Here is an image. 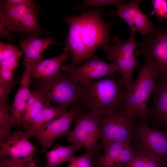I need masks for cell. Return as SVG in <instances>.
<instances>
[{
    "label": "cell",
    "mask_w": 167,
    "mask_h": 167,
    "mask_svg": "<svg viewBox=\"0 0 167 167\" xmlns=\"http://www.w3.org/2000/svg\"><path fill=\"white\" fill-rule=\"evenodd\" d=\"M63 17L69 25L64 45L71 54L73 66L92 58L97 49L112 40L109 31L114 22L105 23L99 9Z\"/></svg>",
    "instance_id": "6da1fadb"
},
{
    "label": "cell",
    "mask_w": 167,
    "mask_h": 167,
    "mask_svg": "<svg viewBox=\"0 0 167 167\" xmlns=\"http://www.w3.org/2000/svg\"><path fill=\"white\" fill-rule=\"evenodd\" d=\"M81 85L80 104L97 116L110 115L125 109L126 91L121 78L118 79L115 73Z\"/></svg>",
    "instance_id": "7a4b0ae2"
},
{
    "label": "cell",
    "mask_w": 167,
    "mask_h": 167,
    "mask_svg": "<svg viewBox=\"0 0 167 167\" xmlns=\"http://www.w3.org/2000/svg\"><path fill=\"white\" fill-rule=\"evenodd\" d=\"M0 34L11 39L15 31L21 36H37L45 31L37 22L38 6L29 0H8L2 2L0 9Z\"/></svg>",
    "instance_id": "3957f363"
},
{
    "label": "cell",
    "mask_w": 167,
    "mask_h": 167,
    "mask_svg": "<svg viewBox=\"0 0 167 167\" xmlns=\"http://www.w3.org/2000/svg\"><path fill=\"white\" fill-rule=\"evenodd\" d=\"M32 83L34 86V91L41 95L46 105L54 102L66 110L70 105H79L80 104V84L73 76L61 69L52 77L34 78Z\"/></svg>",
    "instance_id": "277c9868"
},
{
    "label": "cell",
    "mask_w": 167,
    "mask_h": 167,
    "mask_svg": "<svg viewBox=\"0 0 167 167\" xmlns=\"http://www.w3.org/2000/svg\"><path fill=\"white\" fill-rule=\"evenodd\" d=\"M158 78L156 70L150 63L145 62L139 67L137 79L126 90L124 111L127 114L136 115L139 116V120L146 121L148 101L155 89Z\"/></svg>",
    "instance_id": "5b68a950"
},
{
    "label": "cell",
    "mask_w": 167,
    "mask_h": 167,
    "mask_svg": "<svg viewBox=\"0 0 167 167\" xmlns=\"http://www.w3.org/2000/svg\"><path fill=\"white\" fill-rule=\"evenodd\" d=\"M124 110L110 115L97 116L101 141L97 145L95 154H100V150L113 143L130 144L133 139L137 116H130Z\"/></svg>",
    "instance_id": "8992f818"
},
{
    "label": "cell",
    "mask_w": 167,
    "mask_h": 167,
    "mask_svg": "<svg viewBox=\"0 0 167 167\" xmlns=\"http://www.w3.org/2000/svg\"><path fill=\"white\" fill-rule=\"evenodd\" d=\"M135 32L131 31L130 35L126 42L116 36L112 40L113 45L108 44L101 47L108 59L113 61L117 66V72L121 76L126 90L134 81L133 73L139 65L136 59L137 55L134 52L135 50H137L138 45L135 38Z\"/></svg>",
    "instance_id": "52a82bcc"
},
{
    "label": "cell",
    "mask_w": 167,
    "mask_h": 167,
    "mask_svg": "<svg viewBox=\"0 0 167 167\" xmlns=\"http://www.w3.org/2000/svg\"><path fill=\"white\" fill-rule=\"evenodd\" d=\"M136 54L155 68L159 78L167 75V27H156L138 43Z\"/></svg>",
    "instance_id": "ba28073f"
},
{
    "label": "cell",
    "mask_w": 167,
    "mask_h": 167,
    "mask_svg": "<svg viewBox=\"0 0 167 167\" xmlns=\"http://www.w3.org/2000/svg\"><path fill=\"white\" fill-rule=\"evenodd\" d=\"M82 109L75 116L74 129L67 132V139L70 142H75L81 145L86 153L94 154L96 153L98 141L101 139L99 121L94 113Z\"/></svg>",
    "instance_id": "9c48e42d"
},
{
    "label": "cell",
    "mask_w": 167,
    "mask_h": 167,
    "mask_svg": "<svg viewBox=\"0 0 167 167\" xmlns=\"http://www.w3.org/2000/svg\"><path fill=\"white\" fill-rule=\"evenodd\" d=\"M133 139L136 149L151 152L167 167V131L150 127L146 121L139 120L135 127Z\"/></svg>",
    "instance_id": "30bf717a"
},
{
    "label": "cell",
    "mask_w": 167,
    "mask_h": 167,
    "mask_svg": "<svg viewBox=\"0 0 167 167\" xmlns=\"http://www.w3.org/2000/svg\"><path fill=\"white\" fill-rule=\"evenodd\" d=\"M81 109L79 105L72 107L69 111L59 118L32 131L24 132V135L28 138L31 137L37 138L42 147L41 152H44L51 147L55 139L67 133L75 116Z\"/></svg>",
    "instance_id": "8fae6325"
},
{
    "label": "cell",
    "mask_w": 167,
    "mask_h": 167,
    "mask_svg": "<svg viewBox=\"0 0 167 167\" xmlns=\"http://www.w3.org/2000/svg\"><path fill=\"white\" fill-rule=\"evenodd\" d=\"M61 69L73 76L81 85L108 76L118 71L114 63H108L96 56L80 65L66 64L62 66Z\"/></svg>",
    "instance_id": "7c38bea8"
},
{
    "label": "cell",
    "mask_w": 167,
    "mask_h": 167,
    "mask_svg": "<svg viewBox=\"0 0 167 167\" xmlns=\"http://www.w3.org/2000/svg\"><path fill=\"white\" fill-rule=\"evenodd\" d=\"M140 0H132L122 4L115 14L123 19L130 26L131 31H138L143 35H147L156 27L139 7Z\"/></svg>",
    "instance_id": "4fadbf2b"
},
{
    "label": "cell",
    "mask_w": 167,
    "mask_h": 167,
    "mask_svg": "<svg viewBox=\"0 0 167 167\" xmlns=\"http://www.w3.org/2000/svg\"><path fill=\"white\" fill-rule=\"evenodd\" d=\"M23 64L25 67L24 72L21 78V82L16 94L10 115L12 127L19 128L21 126L22 118L26 111L28 100L31 92L29 86L31 80V71L35 63L29 61L24 60Z\"/></svg>",
    "instance_id": "5bb4252c"
},
{
    "label": "cell",
    "mask_w": 167,
    "mask_h": 167,
    "mask_svg": "<svg viewBox=\"0 0 167 167\" xmlns=\"http://www.w3.org/2000/svg\"><path fill=\"white\" fill-rule=\"evenodd\" d=\"M160 78L153 92L152 104L146 121L149 120L167 131V75Z\"/></svg>",
    "instance_id": "9a60e30c"
},
{
    "label": "cell",
    "mask_w": 167,
    "mask_h": 167,
    "mask_svg": "<svg viewBox=\"0 0 167 167\" xmlns=\"http://www.w3.org/2000/svg\"><path fill=\"white\" fill-rule=\"evenodd\" d=\"M22 130L15 131L0 142V155H6L15 158H23L34 155L39 151L35 146L30 143Z\"/></svg>",
    "instance_id": "2e32d148"
},
{
    "label": "cell",
    "mask_w": 167,
    "mask_h": 167,
    "mask_svg": "<svg viewBox=\"0 0 167 167\" xmlns=\"http://www.w3.org/2000/svg\"><path fill=\"white\" fill-rule=\"evenodd\" d=\"M70 54L69 50L65 47L60 55L39 62L32 67L31 77L45 79L56 75L61 70L62 65L70 58Z\"/></svg>",
    "instance_id": "e0dca14e"
},
{
    "label": "cell",
    "mask_w": 167,
    "mask_h": 167,
    "mask_svg": "<svg viewBox=\"0 0 167 167\" xmlns=\"http://www.w3.org/2000/svg\"><path fill=\"white\" fill-rule=\"evenodd\" d=\"M37 36H30L25 39H21L19 46L23 53L25 54V58L38 62L43 60V55L41 54L43 53L49 46L55 42L53 38L43 39L38 38Z\"/></svg>",
    "instance_id": "ac0fdd59"
},
{
    "label": "cell",
    "mask_w": 167,
    "mask_h": 167,
    "mask_svg": "<svg viewBox=\"0 0 167 167\" xmlns=\"http://www.w3.org/2000/svg\"><path fill=\"white\" fill-rule=\"evenodd\" d=\"M82 147L81 145L75 142L66 146L55 144L51 150L44 152L47 162L46 167H56L64 162L70 161L75 157V152Z\"/></svg>",
    "instance_id": "d6986e66"
},
{
    "label": "cell",
    "mask_w": 167,
    "mask_h": 167,
    "mask_svg": "<svg viewBox=\"0 0 167 167\" xmlns=\"http://www.w3.org/2000/svg\"><path fill=\"white\" fill-rule=\"evenodd\" d=\"M124 143H113L104 149L105 153L95 154L92 160L95 167H118V161L121 151L127 145Z\"/></svg>",
    "instance_id": "ffe728a7"
},
{
    "label": "cell",
    "mask_w": 167,
    "mask_h": 167,
    "mask_svg": "<svg viewBox=\"0 0 167 167\" xmlns=\"http://www.w3.org/2000/svg\"><path fill=\"white\" fill-rule=\"evenodd\" d=\"M50 105L45 104L42 97L38 92L34 90L31 92L28 101L26 113L21 121V124L26 131H28L33 119L39 111Z\"/></svg>",
    "instance_id": "44dd1931"
},
{
    "label": "cell",
    "mask_w": 167,
    "mask_h": 167,
    "mask_svg": "<svg viewBox=\"0 0 167 167\" xmlns=\"http://www.w3.org/2000/svg\"><path fill=\"white\" fill-rule=\"evenodd\" d=\"M66 110L58 106L51 105L41 109L33 119L27 131H31L43 124L58 118L66 112Z\"/></svg>",
    "instance_id": "7402d4cb"
},
{
    "label": "cell",
    "mask_w": 167,
    "mask_h": 167,
    "mask_svg": "<svg viewBox=\"0 0 167 167\" xmlns=\"http://www.w3.org/2000/svg\"><path fill=\"white\" fill-rule=\"evenodd\" d=\"M12 127L6 101H0V142L11 135Z\"/></svg>",
    "instance_id": "603a6c76"
},
{
    "label": "cell",
    "mask_w": 167,
    "mask_h": 167,
    "mask_svg": "<svg viewBox=\"0 0 167 167\" xmlns=\"http://www.w3.org/2000/svg\"><path fill=\"white\" fill-rule=\"evenodd\" d=\"M34 161H39L35 155L23 158L0 155V167H28L31 162Z\"/></svg>",
    "instance_id": "cb8c5ba5"
},
{
    "label": "cell",
    "mask_w": 167,
    "mask_h": 167,
    "mask_svg": "<svg viewBox=\"0 0 167 167\" xmlns=\"http://www.w3.org/2000/svg\"><path fill=\"white\" fill-rule=\"evenodd\" d=\"M125 0H86L75 8V10L91 6L98 7L106 5H112L117 8L120 5L126 3Z\"/></svg>",
    "instance_id": "d4e9b609"
},
{
    "label": "cell",
    "mask_w": 167,
    "mask_h": 167,
    "mask_svg": "<svg viewBox=\"0 0 167 167\" xmlns=\"http://www.w3.org/2000/svg\"><path fill=\"white\" fill-rule=\"evenodd\" d=\"M137 151L135 147L130 144L125 147L119 156L118 161V167H122L131 162L134 159Z\"/></svg>",
    "instance_id": "484cf974"
},
{
    "label": "cell",
    "mask_w": 167,
    "mask_h": 167,
    "mask_svg": "<svg viewBox=\"0 0 167 167\" xmlns=\"http://www.w3.org/2000/svg\"><path fill=\"white\" fill-rule=\"evenodd\" d=\"M94 155L85 153L75 156L70 161L67 167H95L92 160Z\"/></svg>",
    "instance_id": "4316f807"
},
{
    "label": "cell",
    "mask_w": 167,
    "mask_h": 167,
    "mask_svg": "<svg viewBox=\"0 0 167 167\" xmlns=\"http://www.w3.org/2000/svg\"><path fill=\"white\" fill-rule=\"evenodd\" d=\"M21 52L17 47L11 44L1 42L0 61L9 58Z\"/></svg>",
    "instance_id": "83f0119b"
},
{
    "label": "cell",
    "mask_w": 167,
    "mask_h": 167,
    "mask_svg": "<svg viewBox=\"0 0 167 167\" xmlns=\"http://www.w3.org/2000/svg\"><path fill=\"white\" fill-rule=\"evenodd\" d=\"M137 149V153L132 161L129 164L123 165L122 167H146V151Z\"/></svg>",
    "instance_id": "f1b7e54d"
},
{
    "label": "cell",
    "mask_w": 167,
    "mask_h": 167,
    "mask_svg": "<svg viewBox=\"0 0 167 167\" xmlns=\"http://www.w3.org/2000/svg\"><path fill=\"white\" fill-rule=\"evenodd\" d=\"M23 53L21 51L9 58L0 61V68L15 71V69L19 65V60Z\"/></svg>",
    "instance_id": "f546056e"
},
{
    "label": "cell",
    "mask_w": 167,
    "mask_h": 167,
    "mask_svg": "<svg viewBox=\"0 0 167 167\" xmlns=\"http://www.w3.org/2000/svg\"><path fill=\"white\" fill-rule=\"evenodd\" d=\"M144 151L147 153L146 167H165L164 163L159 158L151 152Z\"/></svg>",
    "instance_id": "4dcf8cb0"
},
{
    "label": "cell",
    "mask_w": 167,
    "mask_h": 167,
    "mask_svg": "<svg viewBox=\"0 0 167 167\" xmlns=\"http://www.w3.org/2000/svg\"><path fill=\"white\" fill-rule=\"evenodd\" d=\"M39 163V161H34L31 162L28 165V167H38L36 164Z\"/></svg>",
    "instance_id": "1f68e13d"
}]
</instances>
